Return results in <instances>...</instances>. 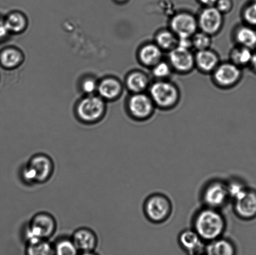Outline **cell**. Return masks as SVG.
<instances>
[{"label": "cell", "instance_id": "obj_1", "mask_svg": "<svg viewBox=\"0 0 256 255\" xmlns=\"http://www.w3.org/2000/svg\"><path fill=\"white\" fill-rule=\"evenodd\" d=\"M54 172L55 163L52 157L44 152H38L20 167L19 176L22 184L31 187L47 183L54 177Z\"/></svg>", "mask_w": 256, "mask_h": 255}, {"label": "cell", "instance_id": "obj_2", "mask_svg": "<svg viewBox=\"0 0 256 255\" xmlns=\"http://www.w3.org/2000/svg\"><path fill=\"white\" fill-rule=\"evenodd\" d=\"M226 221L220 210L204 207L198 211L192 219V229L205 243L223 236Z\"/></svg>", "mask_w": 256, "mask_h": 255}, {"label": "cell", "instance_id": "obj_3", "mask_svg": "<svg viewBox=\"0 0 256 255\" xmlns=\"http://www.w3.org/2000/svg\"><path fill=\"white\" fill-rule=\"evenodd\" d=\"M58 222L54 215L48 212H37L32 217L22 232L24 244L50 239L56 234Z\"/></svg>", "mask_w": 256, "mask_h": 255}, {"label": "cell", "instance_id": "obj_4", "mask_svg": "<svg viewBox=\"0 0 256 255\" xmlns=\"http://www.w3.org/2000/svg\"><path fill=\"white\" fill-rule=\"evenodd\" d=\"M143 211L148 221L153 224H162L172 216V205L165 195L153 194L146 199L143 205Z\"/></svg>", "mask_w": 256, "mask_h": 255}, {"label": "cell", "instance_id": "obj_5", "mask_svg": "<svg viewBox=\"0 0 256 255\" xmlns=\"http://www.w3.org/2000/svg\"><path fill=\"white\" fill-rule=\"evenodd\" d=\"M202 201L204 207L220 210L232 201L228 191L227 182L220 179L209 181L203 187Z\"/></svg>", "mask_w": 256, "mask_h": 255}, {"label": "cell", "instance_id": "obj_6", "mask_svg": "<svg viewBox=\"0 0 256 255\" xmlns=\"http://www.w3.org/2000/svg\"><path fill=\"white\" fill-rule=\"evenodd\" d=\"M104 111V105L102 99L98 97L90 96L80 102L77 114L80 121L92 124L102 119Z\"/></svg>", "mask_w": 256, "mask_h": 255}, {"label": "cell", "instance_id": "obj_7", "mask_svg": "<svg viewBox=\"0 0 256 255\" xmlns=\"http://www.w3.org/2000/svg\"><path fill=\"white\" fill-rule=\"evenodd\" d=\"M236 216L242 220H250L256 216V192L248 188L232 200Z\"/></svg>", "mask_w": 256, "mask_h": 255}, {"label": "cell", "instance_id": "obj_8", "mask_svg": "<svg viewBox=\"0 0 256 255\" xmlns=\"http://www.w3.org/2000/svg\"><path fill=\"white\" fill-rule=\"evenodd\" d=\"M71 237L80 252L96 251L98 246V237L90 227H79L75 230Z\"/></svg>", "mask_w": 256, "mask_h": 255}, {"label": "cell", "instance_id": "obj_9", "mask_svg": "<svg viewBox=\"0 0 256 255\" xmlns=\"http://www.w3.org/2000/svg\"><path fill=\"white\" fill-rule=\"evenodd\" d=\"M178 243L188 255L204 254L206 244L193 229L180 232L178 237Z\"/></svg>", "mask_w": 256, "mask_h": 255}, {"label": "cell", "instance_id": "obj_10", "mask_svg": "<svg viewBox=\"0 0 256 255\" xmlns=\"http://www.w3.org/2000/svg\"><path fill=\"white\" fill-rule=\"evenodd\" d=\"M150 92L154 101L162 107L172 106L178 98L176 89L168 82H156L152 85Z\"/></svg>", "mask_w": 256, "mask_h": 255}, {"label": "cell", "instance_id": "obj_11", "mask_svg": "<svg viewBox=\"0 0 256 255\" xmlns=\"http://www.w3.org/2000/svg\"><path fill=\"white\" fill-rule=\"evenodd\" d=\"M222 12L216 7H208L200 15V24L202 31L206 34H213L222 26Z\"/></svg>", "mask_w": 256, "mask_h": 255}, {"label": "cell", "instance_id": "obj_12", "mask_svg": "<svg viewBox=\"0 0 256 255\" xmlns=\"http://www.w3.org/2000/svg\"><path fill=\"white\" fill-rule=\"evenodd\" d=\"M170 26L180 37H190L196 30L197 23L192 15L182 13L173 17Z\"/></svg>", "mask_w": 256, "mask_h": 255}, {"label": "cell", "instance_id": "obj_13", "mask_svg": "<svg viewBox=\"0 0 256 255\" xmlns=\"http://www.w3.org/2000/svg\"><path fill=\"white\" fill-rule=\"evenodd\" d=\"M129 109L135 118L144 119L152 114L153 106L149 97L144 94H138L130 98Z\"/></svg>", "mask_w": 256, "mask_h": 255}, {"label": "cell", "instance_id": "obj_14", "mask_svg": "<svg viewBox=\"0 0 256 255\" xmlns=\"http://www.w3.org/2000/svg\"><path fill=\"white\" fill-rule=\"evenodd\" d=\"M204 255H237L234 242L224 237L206 244Z\"/></svg>", "mask_w": 256, "mask_h": 255}, {"label": "cell", "instance_id": "obj_15", "mask_svg": "<svg viewBox=\"0 0 256 255\" xmlns=\"http://www.w3.org/2000/svg\"><path fill=\"white\" fill-rule=\"evenodd\" d=\"M170 62L175 69L180 71H188L192 69L194 59L189 49L178 46L170 53Z\"/></svg>", "mask_w": 256, "mask_h": 255}, {"label": "cell", "instance_id": "obj_16", "mask_svg": "<svg viewBox=\"0 0 256 255\" xmlns=\"http://www.w3.org/2000/svg\"><path fill=\"white\" fill-rule=\"evenodd\" d=\"M240 70L236 65L224 64L218 67L214 77L218 83L228 86L234 84L240 78Z\"/></svg>", "mask_w": 256, "mask_h": 255}, {"label": "cell", "instance_id": "obj_17", "mask_svg": "<svg viewBox=\"0 0 256 255\" xmlns=\"http://www.w3.org/2000/svg\"><path fill=\"white\" fill-rule=\"evenodd\" d=\"M52 244L55 255H78L80 253L71 236L58 237Z\"/></svg>", "mask_w": 256, "mask_h": 255}, {"label": "cell", "instance_id": "obj_18", "mask_svg": "<svg viewBox=\"0 0 256 255\" xmlns=\"http://www.w3.org/2000/svg\"><path fill=\"white\" fill-rule=\"evenodd\" d=\"M25 255H55L54 244L48 240L25 244Z\"/></svg>", "mask_w": 256, "mask_h": 255}, {"label": "cell", "instance_id": "obj_19", "mask_svg": "<svg viewBox=\"0 0 256 255\" xmlns=\"http://www.w3.org/2000/svg\"><path fill=\"white\" fill-rule=\"evenodd\" d=\"M198 67L202 71H210L214 68L218 62L216 55L209 50H200L196 55Z\"/></svg>", "mask_w": 256, "mask_h": 255}, {"label": "cell", "instance_id": "obj_20", "mask_svg": "<svg viewBox=\"0 0 256 255\" xmlns=\"http://www.w3.org/2000/svg\"><path fill=\"white\" fill-rule=\"evenodd\" d=\"M122 91L121 85L116 80L107 79L102 82L98 87L101 96L104 99H112L118 96Z\"/></svg>", "mask_w": 256, "mask_h": 255}, {"label": "cell", "instance_id": "obj_21", "mask_svg": "<svg viewBox=\"0 0 256 255\" xmlns=\"http://www.w3.org/2000/svg\"><path fill=\"white\" fill-rule=\"evenodd\" d=\"M162 51L154 44H148L142 47L140 52V59L147 66L158 64L162 57Z\"/></svg>", "mask_w": 256, "mask_h": 255}, {"label": "cell", "instance_id": "obj_22", "mask_svg": "<svg viewBox=\"0 0 256 255\" xmlns=\"http://www.w3.org/2000/svg\"><path fill=\"white\" fill-rule=\"evenodd\" d=\"M22 56L20 52L14 49H7L0 54V62L2 66L12 67L17 66L21 61Z\"/></svg>", "mask_w": 256, "mask_h": 255}, {"label": "cell", "instance_id": "obj_23", "mask_svg": "<svg viewBox=\"0 0 256 255\" xmlns=\"http://www.w3.org/2000/svg\"><path fill=\"white\" fill-rule=\"evenodd\" d=\"M128 86L133 92H139L143 91L148 85L147 77L140 72L130 74L128 79Z\"/></svg>", "mask_w": 256, "mask_h": 255}, {"label": "cell", "instance_id": "obj_24", "mask_svg": "<svg viewBox=\"0 0 256 255\" xmlns=\"http://www.w3.org/2000/svg\"><path fill=\"white\" fill-rule=\"evenodd\" d=\"M237 39L245 47L254 46L256 44V32L250 27H243L238 31Z\"/></svg>", "mask_w": 256, "mask_h": 255}, {"label": "cell", "instance_id": "obj_25", "mask_svg": "<svg viewBox=\"0 0 256 255\" xmlns=\"http://www.w3.org/2000/svg\"><path fill=\"white\" fill-rule=\"evenodd\" d=\"M4 21L9 31H21L24 28L26 25V21L24 17L18 13L10 14Z\"/></svg>", "mask_w": 256, "mask_h": 255}, {"label": "cell", "instance_id": "obj_26", "mask_svg": "<svg viewBox=\"0 0 256 255\" xmlns=\"http://www.w3.org/2000/svg\"><path fill=\"white\" fill-rule=\"evenodd\" d=\"M156 41L160 47L166 49L173 48L178 43L174 35L169 31L160 32L156 37Z\"/></svg>", "mask_w": 256, "mask_h": 255}, {"label": "cell", "instance_id": "obj_27", "mask_svg": "<svg viewBox=\"0 0 256 255\" xmlns=\"http://www.w3.org/2000/svg\"><path fill=\"white\" fill-rule=\"evenodd\" d=\"M252 56L249 47H242V49H236L233 52L232 57L233 60L238 64L245 65L252 61Z\"/></svg>", "mask_w": 256, "mask_h": 255}, {"label": "cell", "instance_id": "obj_28", "mask_svg": "<svg viewBox=\"0 0 256 255\" xmlns=\"http://www.w3.org/2000/svg\"><path fill=\"white\" fill-rule=\"evenodd\" d=\"M227 184L232 201L235 197H236L247 189L246 186H245L244 184L242 181L236 179L230 180V181L227 182Z\"/></svg>", "mask_w": 256, "mask_h": 255}, {"label": "cell", "instance_id": "obj_29", "mask_svg": "<svg viewBox=\"0 0 256 255\" xmlns=\"http://www.w3.org/2000/svg\"><path fill=\"white\" fill-rule=\"evenodd\" d=\"M192 41L193 46L200 51L206 49L210 43V37L205 32H200L195 34Z\"/></svg>", "mask_w": 256, "mask_h": 255}, {"label": "cell", "instance_id": "obj_30", "mask_svg": "<svg viewBox=\"0 0 256 255\" xmlns=\"http://www.w3.org/2000/svg\"><path fill=\"white\" fill-rule=\"evenodd\" d=\"M170 70L168 64L165 62H160V63L156 65L154 69H153V73L154 76L158 77H165L169 76Z\"/></svg>", "mask_w": 256, "mask_h": 255}, {"label": "cell", "instance_id": "obj_31", "mask_svg": "<svg viewBox=\"0 0 256 255\" xmlns=\"http://www.w3.org/2000/svg\"><path fill=\"white\" fill-rule=\"evenodd\" d=\"M244 17L250 24L256 25V2H253V4L246 10Z\"/></svg>", "mask_w": 256, "mask_h": 255}, {"label": "cell", "instance_id": "obj_32", "mask_svg": "<svg viewBox=\"0 0 256 255\" xmlns=\"http://www.w3.org/2000/svg\"><path fill=\"white\" fill-rule=\"evenodd\" d=\"M97 85L94 79H87L82 84V89L87 94H92L96 91Z\"/></svg>", "mask_w": 256, "mask_h": 255}, {"label": "cell", "instance_id": "obj_33", "mask_svg": "<svg viewBox=\"0 0 256 255\" xmlns=\"http://www.w3.org/2000/svg\"><path fill=\"white\" fill-rule=\"evenodd\" d=\"M230 7H232V3L230 0H219L218 2L217 8L220 12L230 11Z\"/></svg>", "mask_w": 256, "mask_h": 255}, {"label": "cell", "instance_id": "obj_34", "mask_svg": "<svg viewBox=\"0 0 256 255\" xmlns=\"http://www.w3.org/2000/svg\"><path fill=\"white\" fill-rule=\"evenodd\" d=\"M190 37H180V39L178 41V46L189 49L190 47L192 45V41Z\"/></svg>", "mask_w": 256, "mask_h": 255}, {"label": "cell", "instance_id": "obj_35", "mask_svg": "<svg viewBox=\"0 0 256 255\" xmlns=\"http://www.w3.org/2000/svg\"><path fill=\"white\" fill-rule=\"evenodd\" d=\"M8 32L4 20L0 18V40L4 39Z\"/></svg>", "mask_w": 256, "mask_h": 255}, {"label": "cell", "instance_id": "obj_36", "mask_svg": "<svg viewBox=\"0 0 256 255\" xmlns=\"http://www.w3.org/2000/svg\"><path fill=\"white\" fill-rule=\"evenodd\" d=\"M203 3L208 5H212L215 3L217 0H200Z\"/></svg>", "mask_w": 256, "mask_h": 255}, {"label": "cell", "instance_id": "obj_37", "mask_svg": "<svg viewBox=\"0 0 256 255\" xmlns=\"http://www.w3.org/2000/svg\"><path fill=\"white\" fill-rule=\"evenodd\" d=\"M78 255H100L96 252H80Z\"/></svg>", "mask_w": 256, "mask_h": 255}, {"label": "cell", "instance_id": "obj_38", "mask_svg": "<svg viewBox=\"0 0 256 255\" xmlns=\"http://www.w3.org/2000/svg\"><path fill=\"white\" fill-rule=\"evenodd\" d=\"M252 66L256 69V54H252V61H250Z\"/></svg>", "mask_w": 256, "mask_h": 255}, {"label": "cell", "instance_id": "obj_39", "mask_svg": "<svg viewBox=\"0 0 256 255\" xmlns=\"http://www.w3.org/2000/svg\"><path fill=\"white\" fill-rule=\"evenodd\" d=\"M118 1H124V0H118Z\"/></svg>", "mask_w": 256, "mask_h": 255}, {"label": "cell", "instance_id": "obj_40", "mask_svg": "<svg viewBox=\"0 0 256 255\" xmlns=\"http://www.w3.org/2000/svg\"><path fill=\"white\" fill-rule=\"evenodd\" d=\"M204 255L202 254V255Z\"/></svg>", "mask_w": 256, "mask_h": 255}, {"label": "cell", "instance_id": "obj_41", "mask_svg": "<svg viewBox=\"0 0 256 255\" xmlns=\"http://www.w3.org/2000/svg\"><path fill=\"white\" fill-rule=\"evenodd\" d=\"M254 1L256 2V0H254Z\"/></svg>", "mask_w": 256, "mask_h": 255}]
</instances>
